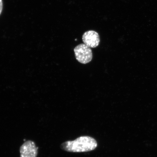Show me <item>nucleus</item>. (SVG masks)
Masks as SVG:
<instances>
[{"instance_id":"39448f33","label":"nucleus","mask_w":157,"mask_h":157,"mask_svg":"<svg viewBox=\"0 0 157 157\" xmlns=\"http://www.w3.org/2000/svg\"><path fill=\"white\" fill-rule=\"evenodd\" d=\"M3 9V3L2 0H0V15L1 14Z\"/></svg>"},{"instance_id":"f257e3e1","label":"nucleus","mask_w":157,"mask_h":157,"mask_svg":"<svg viewBox=\"0 0 157 157\" xmlns=\"http://www.w3.org/2000/svg\"><path fill=\"white\" fill-rule=\"evenodd\" d=\"M97 145V141L93 137L82 136L73 141H68L63 143L60 148L68 152H83L95 150Z\"/></svg>"},{"instance_id":"f03ea898","label":"nucleus","mask_w":157,"mask_h":157,"mask_svg":"<svg viewBox=\"0 0 157 157\" xmlns=\"http://www.w3.org/2000/svg\"><path fill=\"white\" fill-rule=\"evenodd\" d=\"M76 60L80 63L86 64L91 61L93 58L91 48L84 44H80L74 49Z\"/></svg>"},{"instance_id":"7ed1b4c3","label":"nucleus","mask_w":157,"mask_h":157,"mask_svg":"<svg viewBox=\"0 0 157 157\" xmlns=\"http://www.w3.org/2000/svg\"><path fill=\"white\" fill-rule=\"evenodd\" d=\"M38 150V148L34 142L25 141L20 148V157H37Z\"/></svg>"},{"instance_id":"20e7f679","label":"nucleus","mask_w":157,"mask_h":157,"mask_svg":"<svg viewBox=\"0 0 157 157\" xmlns=\"http://www.w3.org/2000/svg\"><path fill=\"white\" fill-rule=\"evenodd\" d=\"M82 40L84 44L91 48H97L100 42L99 34L94 30L88 31L84 33L82 36Z\"/></svg>"}]
</instances>
